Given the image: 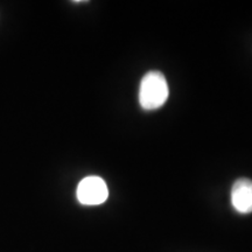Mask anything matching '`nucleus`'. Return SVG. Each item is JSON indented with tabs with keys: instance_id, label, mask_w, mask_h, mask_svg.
Instances as JSON below:
<instances>
[{
	"instance_id": "nucleus-3",
	"label": "nucleus",
	"mask_w": 252,
	"mask_h": 252,
	"mask_svg": "<svg viewBox=\"0 0 252 252\" xmlns=\"http://www.w3.org/2000/svg\"><path fill=\"white\" fill-rule=\"evenodd\" d=\"M231 203L238 213H252V180L238 179L231 189Z\"/></svg>"
},
{
	"instance_id": "nucleus-2",
	"label": "nucleus",
	"mask_w": 252,
	"mask_h": 252,
	"mask_svg": "<svg viewBox=\"0 0 252 252\" xmlns=\"http://www.w3.org/2000/svg\"><path fill=\"white\" fill-rule=\"evenodd\" d=\"M78 201L86 206H98L108 200L109 189L99 176H88L80 182L76 191Z\"/></svg>"
},
{
	"instance_id": "nucleus-1",
	"label": "nucleus",
	"mask_w": 252,
	"mask_h": 252,
	"mask_svg": "<svg viewBox=\"0 0 252 252\" xmlns=\"http://www.w3.org/2000/svg\"><path fill=\"white\" fill-rule=\"evenodd\" d=\"M168 84L162 72L152 70L143 77L139 88V103L144 110L161 108L168 98Z\"/></svg>"
}]
</instances>
